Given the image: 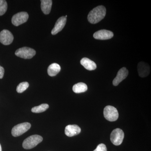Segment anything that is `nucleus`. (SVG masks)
Here are the masks:
<instances>
[{
  "instance_id": "obj_13",
  "label": "nucleus",
  "mask_w": 151,
  "mask_h": 151,
  "mask_svg": "<svg viewBox=\"0 0 151 151\" xmlns=\"http://www.w3.org/2000/svg\"><path fill=\"white\" fill-rule=\"evenodd\" d=\"M81 129L76 125H69L65 128V134L68 137H72L80 134Z\"/></svg>"
},
{
  "instance_id": "obj_12",
  "label": "nucleus",
  "mask_w": 151,
  "mask_h": 151,
  "mask_svg": "<svg viewBox=\"0 0 151 151\" xmlns=\"http://www.w3.org/2000/svg\"><path fill=\"white\" fill-rule=\"evenodd\" d=\"M66 19L65 17L63 16L60 17L57 20L54 28L51 31L52 35H55L62 30L66 24Z\"/></svg>"
},
{
  "instance_id": "obj_4",
  "label": "nucleus",
  "mask_w": 151,
  "mask_h": 151,
  "mask_svg": "<svg viewBox=\"0 0 151 151\" xmlns=\"http://www.w3.org/2000/svg\"><path fill=\"white\" fill-rule=\"evenodd\" d=\"M16 55L24 59H30L36 54V51L33 49L28 47H23L17 50Z\"/></svg>"
},
{
  "instance_id": "obj_18",
  "label": "nucleus",
  "mask_w": 151,
  "mask_h": 151,
  "mask_svg": "<svg viewBox=\"0 0 151 151\" xmlns=\"http://www.w3.org/2000/svg\"><path fill=\"white\" fill-rule=\"evenodd\" d=\"M49 108L47 104H42L38 106L34 107L32 109V112L34 113H40L46 111Z\"/></svg>"
},
{
  "instance_id": "obj_21",
  "label": "nucleus",
  "mask_w": 151,
  "mask_h": 151,
  "mask_svg": "<svg viewBox=\"0 0 151 151\" xmlns=\"http://www.w3.org/2000/svg\"><path fill=\"white\" fill-rule=\"evenodd\" d=\"M93 151H107V149L105 145L100 144L97 146L96 149Z\"/></svg>"
},
{
  "instance_id": "obj_15",
  "label": "nucleus",
  "mask_w": 151,
  "mask_h": 151,
  "mask_svg": "<svg viewBox=\"0 0 151 151\" xmlns=\"http://www.w3.org/2000/svg\"><path fill=\"white\" fill-rule=\"evenodd\" d=\"M52 1L42 0L41 1V8L42 11L45 14H48L51 11Z\"/></svg>"
},
{
  "instance_id": "obj_8",
  "label": "nucleus",
  "mask_w": 151,
  "mask_h": 151,
  "mask_svg": "<svg viewBox=\"0 0 151 151\" xmlns=\"http://www.w3.org/2000/svg\"><path fill=\"white\" fill-rule=\"evenodd\" d=\"M13 40V35L8 30L4 29L0 32V42L4 45L11 44Z\"/></svg>"
},
{
  "instance_id": "obj_2",
  "label": "nucleus",
  "mask_w": 151,
  "mask_h": 151,
  "mask_svg": "<svg viewBox=\"0 0 151 151\" xmlns=\"http://www.w3.org/2000/svg\"><path fill=\"white\" fill-rule=\"evenodd\" d=\"M43 138L41 136L38 135H34L30 136L26 139L23 142V147L26 150L33 148L41 142Z\"/></svg>"
},
{
  "instance_id": "obj_20",
  "label": "nucleus",
  "mask_w": 151,
  "mask_h": 151,
  "mask_svg": "<svg viewBox=\"0 0 151 151\" xmlns=\"http://www.w3.org/2000/svg\"><path fill=\"white\" fill-rule=\"evenodd\" d=\"M8 5L6 1L0 0V16L5 13L7 10Z\"/></svg>"
},
{
  "instance_id": "obj_19",
  "label": "nucleus",
  "mask_w": 151,
  "mask_h": 151,
  "mask_svg": "<svg viewBox=\"0 0 151 151\" xmlns=\"http://www.w3.org/2000/svg\"><path fill=\"white\" fill-rule=\"evenodd\" d=\"M29 86V84L27 82H23L20 83L17 88V91L18 93H21L25 91Z\"/></svg>"
},
{
  "instance_id": "obj_7",
  "label": "nucleus",
  "mask_w": 151,
  "mask_h": 151,
  "mask_svg": "<svg viewBox=\"0 0 151 151\" xmlns=\"http://www.w3.org/2000/svg\"><path fill=\"white\" fill-rule=\"evenodd\" d=\"M29 15L26 12H20L14 15L12 18V23L15 26H18L27 21Z\"/></svg>"
},
{
  "instance_id": "obj_23",
  "label": "nucleus",
  "mask_w": 151,
  "mask_h": 151,
  "mask_svg": "<svg viewBox=\"0 0 151 151\" xmlns=\"http://www.w3.org/2000/svg\"><path fill=\"white\" fill-rule=\"evenodd\" d=\"M0 151H2L1 146V144H0Z\"/></svg>"
},
{
  "instance_id": "obj_10",
  "label": "nucleus",
  "mask_w": 151,
  "mask_h": 151,
  "mask_svg": "<svg viewBox=\"0 0 151 151\" xmlns=\"http://www.w3.org/2000/svg\"><path fill=\"white\" fill-rule=\"evenodd\" d=\"M129 74V71L127 68L123 67L120 69L117 73L116 78L113 80V83L115 86H118L122 81L127 78Z\"/></svg>"
},
{
  "instance_id": "obj_17",
  "label": "nucleus",
  "mask_w": 151,
  "mask_h": 151,
  "mask_svg": "<svg viewBox=\"0 0 151 151\" xmlns=\"http://www.w3.org/2000/svg\"><path fill=\"white\" fill-rule=\"evenodd\" d=\"M87 85L83 82H79L73 85V90L76 93H81L87 91Z\"/></svg>"
},
{
  "instance_id": "obj_3",
  "label": "nucleus",
  "mask_w": 151,
  "mask_h": 151,
  "mask_svg": "<svg viewBox=\"0 0 151 151\" xmlns=\"http://www.w3.org/2000/svg\"><path fill=\"white\" fill-rule=\"evenodd\" d=\"M104 116L105 119L110 122H115L119 118V112L113 106L108 105L104 109Z\"/></svg>"
},
{
  "instance_id": "obj_22",
  "label": "nucleus",
  "mask_w": 151,
  "mask_h": 151,
  "mask_svg": "<svg viewBox=\"0 0 151 151\" xmlns=\"http://www.w3.org/2000/svg\"><path fill=\"white\" fill-rule=\"evenodd\" d=\"M4 68L0 65V78L1 79L4 77Z\"/></svg>"
},
{
  "instance_id": "obj_16",
  "label": "nucleus",
  "mask_w": 151,
  "mask_h": 151,
  "mask_svg": "<svg viewBox=\"0 0 151 151\" xmlns=\"http://www.w3.org/2000/svg\"><path fill=\"white\" fill-rule=\"evenodd\" d=\"M60 66L56 63H53L49 66L47 68V73L50 76H54L59 73L60 71Z\"/></svg>"
},
{
  "instance_id": "obj_9",
  "label": "nucleus",
  "mask_w": 151,
  "mask_h": 151,
  "mask_svg": "<svg viewBox=\"0 0 151 151\" xmlns=\"http://www.w3.org/2000/svg\"><path fill=\"white\" fill-rule=\"evenodd\" d=\"M113 33L111 31L102 29L96 32L93 35L94 38L100 40H107L113 37Z\"/></svg>"
},
{
  "instance_id": "obj_14",
  "label": "nucleus",
  "mask_w": 151,
  "mask_h": 151,
  "mask_svg": "<svg viewBox=\"0 0 151 151\" xmlns=\"http://www.w3.org/2000/svg\"><path fill=\"white\" fill-rule=\"evenodd\" d=\"M80 63L81 65H83L86 69L88 70H94L97 68L96 63L94 61L86 58H84L81 59L80 61Z\"/></svg>"
},
{
  "instance_id": "obj_5",
  "label": "nucleus",
  "mask_w": 151,
  "mask_h": 151,
  "mask_svg": "<svg viewBox=\"0 0 151 151\" xmlns=\"http://www.w3.org/2000/svg\"><path fill=\"white\" fill-rule=\"evenodd\" d=\"M31 127L30 124L28 122L18 124L13 128L12 131V135L14 137L21 136L28 131Z\"/></svg>"
},
{
  "instance_id": "obj_6",
  "label": "nucleus",
  "mask_w": 151,
  "mask_h": 151,
  "mask_svg": "<svg viewBox=\"0 0 151 151\" xmlns=\"http://www.w3.org/2000/svg\"><path fill=\"white\" fill-rule=\"evenodd\" d=\"M124 137V134L123 130L120 129H115L111 133V142L115 145H120L123 142Z\"/></svg>"
},
{
  "instance_id": "obj_1",
  "label": "nucleus",
  "mask_w": 151,
  "mask_h": 151,
  "mask_svg": "<svg viewBox=\"0 0 151 151\" xmlns=\"http://www.w3.org/2000/svg\"><path fill=\"white\" fill-rule=\"evenodd\" d=\"M106 14V9L105 6H98L89 12L87 17L88 21L93 24L97 23L104 18Z\"/></svg>"
},
{
  "instance_id": "obj_11",
  "label": "nucleus",
  "mask_w": 151,
  "mask_h": 151,
  "mask_svg": "<svg viewBox=\"0 0 151 151\" xmlns=\"http://www.w3.org/2000/svg\"><path fill=\"white\" fill-rule=\"evenodd\" d=\"M138 71L139 76L141 77L147 76L150 72V67L148 64L144 62L138 63Z\"/></svg>"
}]
</instances>
